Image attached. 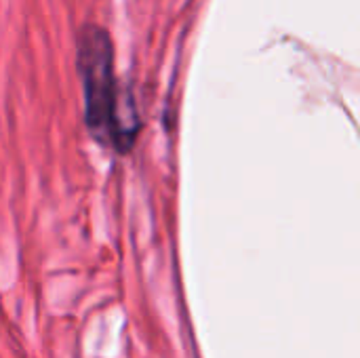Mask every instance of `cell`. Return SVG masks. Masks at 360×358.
Wrapping results in <instances>:
<instances>
[{"mask_svg": "<svg viewBox=\"0 0 360 358\" xmlns=\"http://www.w3.org/2000/svg\"><path fill=\"white\" fill-rule=\"evenodd\" d=\"M78 72L84 93V122L103 146L127 154L139 133L133 99H124L114 74L110 36L99 25H84L78 36Z\"/></svg>", "mask_w": 360, "mask_h": 358, "instance_id": "obj_1", "label": "cell"}]
</instances>
